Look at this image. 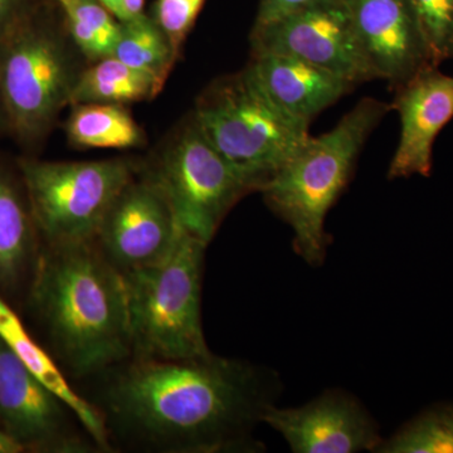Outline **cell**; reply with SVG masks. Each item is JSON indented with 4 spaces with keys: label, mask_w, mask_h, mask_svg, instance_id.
Here are the masks:
<instances>
[{
    "label": "cell",
    "mask_w": 453,
    "mask_h": 453,
    "mask_svg": "<svg viewBox=\"0 0 453 453\" xmlns=\"http://www.w3.org/2000/svg\"><path fill=\"white\" fill-rule=\"evenodd\" d=\"M73 145L85 149H131L144 142V133L122 105H76L65 124Z\"/></svg>",
    "instance_id": "obj_19"
},
{
    "label": "cell",
    "mask_w": 453,
    "mask_h": 453,
    "mask_svg": "<svg viewBox=\"0 0 453 453\" xmlns=\"http://www.w3.org/2000/svg\"><path fill=\"white\" fill-rule=\"evenodd\" d=\"M81 73L68 42L49 27L22 18L0 38V103L18 139L49 133Z\"/></svg>",
    "instance_id": "obj_6"
},
{
    "label": "cell",
    "mask_w": 453,
    "mask_h": 453,
    "mask_svg": "<svg viewBox=\"0 0 453 453\" xmlns=\"http://www.w3.org/2000/svg\"><path fill=\"white\" fill-rule=\"evenodd\" d=\"M207 246L181 229L165 257L122 273L134 357L175 360L211 353L202 325Z\"/></svg>",
    "instance_id": "obj_4"
},
{
    "label": "cell",
    "mask_w": 453,
    "mask_h": 453,
    "mask_svg": "<svg viewBox=\"0 0 453 453\" xmlns=\"http://www.w3.org/2000/svg\"><path fill=\"white\" fill-rule=\"evenodd\" d=\"M437 67L426 68L395 88L392 109L399 113L402 130L389 179L431 174L434 140L453 119V76Z\"/></svg>",
    "instance_id": "obj_14"
},
{
    "label": "cell",
    "mask_w": 453,
    "mask_h": 453,
    "mask_svg": "<svg viewBox=\"0 0 453 453\" xmlns=\"http://www.w3.org/2000/svg\"><path fill=\"white\" fill-rule=\"evenodd\" d=\"M205 0H157L153 20L179 56Z\"/></svg>",
    "instance_id": "obj_24"
},
{
    "label": "cell",
    "mask_w": 453,
    "mask_h": 453,
    "mask_svg": "<svg viewBox=\"0 0 453 453\" xmlns=\"http://www.w3.org/2000/svg\"><path fill=\"white\" fill-rule=\"evenodd\" d=\"M252 55L296 57L353 83L374 80L357 41L348 0H321L253 27Z\"/></svg>",
    "instance_id": "obj_9"
},
{
    "label": "cell",
    "mask_w": 453,
    "mask_h": 453,
    "mask_svg": "<svg viewBox=\"0 0 453 453\" xmlns=\"http://www.w3.org/2000/svg\"><path fill=\"white\" fill-rule=\"evenodd\" d=\"M375 453H453V404L423 411L405 423Z\"/></svg>",
    "instance_id": "obj_22"
},
{
    "label": "cell",
    "mask_w": 453,
    "mask_h": 453,
    "mask_svg": "<svg viewBox=\"0 0 453 453\" xmlns=\"http://www.w3.org/2000/svg\"><path fill=\"white\" fill-rule=\"evenodd\" d=\"M392 105L365 98L329 133L309 136L261 188L268 207L294 231V249L306 264H324L330 235L325 219L348 186L357 155Z\"/></svg>",
    "instance_id": "obj_3"
},
{
    "label": "cell",
    "mask_w": 453,
    "mask_h": 453,
    "mask_svg": "<svg viewBox=\"0 0 453 453\" xmlns=\"http://www.w3.org/2000/svg\"><path fill=\"white\" fill-rule=\"evenodd\" d=\"M262 423L279 432L292 452H374L380 428L362 403L342 390H327L297 408H268Z\"/></svg>",
    "instance_id": "obj_12"
},
{
    "label": "cell",
    "mask_w": 453,
    "mask_h": 453,
    "mask_svg": "<svg viewBox=\"0 0 453 453\" xmlns=\"http://www.w3.org/2000/svg\"><path fill=\"white\" fill-rule=\"evenodd\" d=\"M20 0H0V38L22 19Z\"/></svg>",
    "instance_id": "obj_26"
},
{
    "label": "cell",
    "mask_w": 453,
    "mask_h": 453,
    "mask_svg": "<svg viewBox=\"0 0 453 453\" xmlns=\"http://www.w3.org/2000/svg\"><path fill=\"white\" fill-rule=\"evenodd\" d=\"M124 2L131 18L142 14L145 0H124Z\"/></svg>",
    "instance_id": "obj_29"
},
{
    "label": "cell",
    "mask_w": 453,
    "mask_h": 453,
    "mask_svg": "<svg viewBox=\"0 0 453 453\" xmlns=\"http://www.w3.org/2000/svg\"><path fill=\"white\" fill-rule=\"evenodd\" d=\"M27 451L22 443L12 437L4 429H0V453H20Z\"/></svg>",
    "instance_id": "obj_28"
},
{
    "label": "cell",
    "mask_w": 453,
    "mask_h": 453,
    "mask_svg": "<svg viewBox=\"0 0 453 453\" xmlns=\"http://www.w3.org/2000/svg\"><path fill=\"white\" fill-rule=\"evenodd\" d=\"M357 41L374 79L393 88L438 65L411 0H348Z\"/></svg>",
    "instance_id": "obj_11"
},
{
    "label": "cell",
    "mask_w": 453,
    "mask_h": 453,
    "mask_svg": "<svg viewBox=\"0 0 453 453\" xmlns=\"http://www.w3.org/2000/svg\"><path fill=\"white\" fill-rule=\"evenodd\" d=\"M246 70L279 109L306 125L356 86L296 57L276 53L252 55Z\"/></svg>",
    "instance_id": "obj_15"
},
{
    "label": "cell",
    "mask_w": 453,
    "mask_h": 453,
    "mask_svg": "<svg viewBox=\"0 0 453 453\" xmlns=\"http://www.w3.org/2000/svg\"><path fill=\"white\" fill-rule=\"evenodd\" d=\"M2 121L5 122V116L4 111H3L2 103H0V124H2Z\"/></svg>",
    "instance_id": "obj_30"
},
{
    "label": "cell",
    "mask_w": 453,
    "mask_h": 453,
    "mask_svg": "<svg viewBox=\"0 0 453 453\" xmlns=\"http://www.w3.org/2000/svg\"><path fill=\"white\" fill-rule=\"evenodd\" d=\"M437 65L453 58V0H411Z\"/></svg>",
    "instance_id": "obj_23"
},
{
    "label": "cell",
    "mask_w": 453,
    "mask_h": 453,
    "mask_svg": "<svg viewBox=\"0 0 453 453\" xmlns=\"http://www.w3.org/2000/svg\"><path fill=\"white\" fill-rule=\"evenodd\" d=\"M279 375L214 356L134 357L110 381L107 417L116 431L163 452L259 451L253 431L281 392Z\"/></svg>",
    "instance_id": "obj_1"
},
{
    "label": "cell",
    "mask_w": 453,
    "mask_h": 453,
    "mask_svg": "<svg viewBox=\"0 0 453 453\" xmlns=\"http://www.w3.org/2000/svg\"><path fill=\"white\" fill-rule=\"evenodd\" d=\"M181 228L172 205L150 175L131 179L101 223L95 243L121 273L165 257Z\"/></svg>",
    "instance_id": "obj_10"
},
{
    "label": "cell",
    "mask_w": 453,
    "mask_h": 453,
    "mask_svg": "<svg viewBox=\"0 0 453 453\" xmlns=\"http://www.w3.org/2000/svg\"><path fill=\"white\" fill-rule=\"evenodd\" d=\"M20 175L35 228L46 244L95 242L116 196L134 178L133 164L23 159Z\"/></svg>",
    "instance_id": "obj_7"
},
{
    "label": "cell",
    "mask_w": 453,
    "mask_h": 453,
    "mask_svg": "<svg viewBox=\"0 0 453 453\" xmlns=\"http://www.w3.org/2000/svg\"><path fill=\"white\" fill-rule=\"evenodd\" d=\"M71 411L32 374L0 339V422L26 449L85 452L70 428Z\"/></svg>",
    "instance_id": "obj_13"
},
{
    "label": "cell",
    "mask_w": 453,
    "mask_h": 453,
    "mask_svg": "<svg viewBox=\"0 0 453 453\" xmlns=\"http://www.w3.org/2000/svg\"><path fill=\"white\" fill-rule=\"evenodd\" d=\"M112 56L164 83L179 57L162 29L144 13L121 22L120 38Z\"/></svg>",
    "instance_id": "obj_20"
},
{
    "label": "cell",
    "mask_w": 453,
    "mask_h": 453,
    "mask_svg": "<svg viewBox=\"0 0 453 453\" xmlns=\"http://www.w3.org/2000/svg\"><path fill=\"white\" fill-rule=\"evenodd\" d=\"M31 303L77 375L133 356L124 275L95 242L47 244L32 273Z\"/></svg>",
    "instance_id": "obj_2"
},
{
    "label": "cell",
    "mask_w": 453,
    "mask_h": 453,
    "mask_svg": "<svg viewBox=\"0 0 453 453\" xmlns=\"http://www.w3.org/2000/svg\"><path fill=\"white\" fill-rule=\"evenodd\" d=\"M164 82L145 71L130 67L116 57L94 62L80 73L71 105L112 104L129 105L151 100L162 91Z\"/></svg>",
    "instance_id": "obj_18"
},
{
    "label": "cell",
    "mask_w": 453,
    "mask_h": 453,
    "mask_svg": "<svg viewBox=\"0 0 453 453\" xmlns=\"http://www.w3.org/2000/svg\"><path fill=\"white\" fill-rule=\"evenodd\" d=\"M0 339L11 349L12 353L22 362V365L50 390L81 423L89 438L97 449L109 451L110 434L105 417L98 413L94 405L89 404L81 395L71 388L65 375L53 362L50 354L27 332L25 325L14 310L0 297Z\"/></svg>",
    "instance_id": "obj_16"
},
{
    "label": "cell",
    "mask_w": 453,
    "mask_h": 453,
    "mask_svg": "<svg viewBox=\"0 0 453 453\" xmlns=\"http://www.w3.org/2000/svg\"><path fill=\"white\" fill-rule=\"evenodd\" d=\"M319 2L321 0H259L255 26L275 22L280 18L288 16L294 12Z\"/></svg>",
    "instance_id": "obj_25"
},
{
    "label": "cell",
    "mask_w": 453,
    "mask_h": 453,
    "mask_svg": "<svg viewBox=\"0 0 453 453\" xmlns=\"http://www.w3.org/2000/svg\"><path fill=\"white\" fill-rule=\"evenodd\" d=\"M192 118L257 192L310 136L309 125L279 109L247 70L211 83Z\"/></svg>",
    "instance_id": "obj_5"
},
{
    "label": "cell",
    "mask_w": 453,
    "mask_h": 453,
    "mask_svg": "<svg viewBox=\"0 0 453 453\" xmlns=\"http://www.w3.org/2000/svg\"><path fill=\"white\" fill-rule=\"evenodd\" d=\"M162 188L179 226L210 244L235 203L257 192L208 142L190 118L149 173Z\"/></svg>",
    "instance_id": "obj_8"
},
{
    "label": "cell",
    "mask_w": 453,
    "mask_h": 453,
    "mask_svg": "<svg viewBox=\"0 0 453 453\" xmlns=\"http://www.w3.org/2000/svg\"><path fill=\"white\" fill-rule=\"evenodd\" d=\"M103 7H105L110 13L112 14L116 19L120 22L130 19L129 12H127V5H125L124 0H97Z\"/></svg>",
    "instance_id": "obj_27"
},
{
    "label": "cell",
    "mask_w": 453,
    "mask_h": 453,
    "mask_svg": "<svg viewBox=\"0 0 453 453\" xmlns=\"http://www.w3.org/2000/svg\"><path fill=\"white\" fill-rule=\"evenodd\" d=\"M65 12L71 41L88 61L113 55L121 22L97 0H57Z\"/></svg>",
    "instance_id": "obj_21"
},
{
    "label": "cell",
    "mask_w": 453,
    "mask_h": 453,
    "mask_svg": "<svg viewBox=\"0 0 453 453\" xmlns=\"http://www.w3.org/2000/svg\"><path fill=\"white\" fill-rule=\"evenodd\" d=\"M35 220L28 199L23 198L13 180L0 169V290L19 286L37 262Z\"/></svg>",
    "instance_id": "obj_17"
}]
</instances>
